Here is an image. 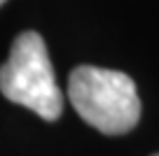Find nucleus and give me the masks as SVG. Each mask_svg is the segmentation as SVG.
Masks as SVG:
<instances>
[{
    "label": "nucleus",
    "mask_w": 159,
    "mask_h": 156,
    "mask_svg": "<svg viewBox=\"0 0 159 156\" xmlns=\"http://www.w3.org/2000/svg\"><path fill=\"white\" fill-rule=\"evenodd\" d=\"M154 156H159V154H154Z\"/></svg>",
    "instance_id": "obj_4"
},
{
    "label": "nucleus",
    "mask_w": 159,
    "mask_h": 156,
    "mask_svg": "<svg viewBox=\"0 0 159 156\" xmlns=\"http://www.w3.org/2000/svg\"><path fill=\"white\" fill-rule=\"evenodd\" d=\"M2 2H5V0H0V5H2Z\"/></svg>",
    "instance_id": "obj_3"
},
{
    "label": "nucleus",
    "mask_w": 159,
    "mask_h": 156,
    "mask_svg": "<svg viewBox=\"0 0 159 156\" xmlns=\"http://www.w3.org/2000/svg\"><path fill=\"white\" fill-rule=\"evenodd\" d=\"M0 91L7 100L33 110L47 121L61 117L63 93L56 84L47 44L35 30H26L14 40L0 68Z\"/></svg>",
    "instance_id": "obj_2"
},
{
    "label": "nucleus",
    "mask_w": 159,
    "mask_h": 156,
    "mask_svg": "<svg viewBox=\"0 0 159 156\" xmlns=\"http://www.w3.org/2000/svg\"><path fill=\"white\" fill-rule=\"evenodd\" d=\"M68 98L75 112L105 135L129 133L140 119V98L129 75L96 65L70 72Z\"/></svg>",
    "instance_id": "obj_1"
}]
</instances>
